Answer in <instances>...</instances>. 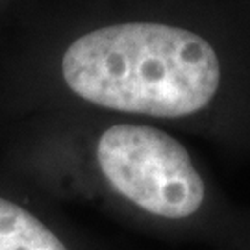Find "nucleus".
Returning a JSON list of instances; mask_svg holds the SVG:
<instances>
[{
  "label": "nucleus",
  "mask_w": 250,
  "mask_h": 250,
  "mask_svg": "<svg viewBox=\"0 0 250 250\" xmlns=\"http://www.w3.org/2000/svg\"><path fill=\"white\" fill-rule=\"evenodd\" d=\"M67 87L91 104L125 113L186 117L204 109L221 83V63L186 28L125 22L74 39L62 60Z\"/></svg>",
  "instance_id": "obj_1"
},
{
  "label": "nucleus",
  "mask_w": 250,
  "mask_h": 250,
  "mask_svg": "<svg viewBox=\"0 0 250 250\" xmlns=\"http://www.w3.org/2000/svg\"><path fill=\"white\" fill-rule=\"evenodd\" d=\"M97 161L119 195L156 217L188 219L204 202V182L189 152L163 130L111 126L100 135Z\"/></svg>",
  "instance_id": "obj_2"
},
{
  "label": "nucleus",
  "mask_w": 250,
  "mask_h": 250,
  "mask_svg": "<svg viewBox=\"0 0 250 250\" xmlns=\"http://www.w3.org/2000/svg\"><path fill=\"white\" fill-rule=\"evenodd\" d=\"M0 250H69L37 217L0 198Z\"/></svg>",
  "instance_id": "obj_3"
}]
</instances>
